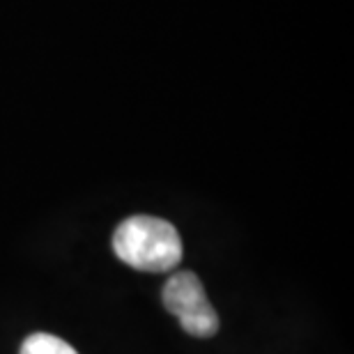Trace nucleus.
I'll return each mask as SVG.
<instances>
[{"mask_svg": "<svg viewBox=\"0 0 354 354\" xmlns=\"http://www.w3.org/2000/svg\"><path fill=\"white\" fill-rule=\"evenodd\" d=\"M113 251L138 272L164 274L173 272L184 256L182 237L177 228L159 216H129L113 232Z\"/></svg>", "mask_w": 354, "mask_h": 354, "instance_id": "nucleus-1", "label": "nucleus"}, {"mask_svg": "<svg viewBox=\"0 0 354 354\" xmlns=\"http://www.w3.org/2000/svg\"><path fill=\"white\" fill-rule=\"evenodd\" d=\"M161 299L189 336L209 338L218 331V315L207 299L203 281L194 272L173 274L166 281Z\"/></svg>", "mask_w": 354, "mask_h": 354, "instance_id": "nucleus-2", "label": "nucleus"}, {"mask_svg": "<svg viewBox=\"0 0 354 354\" xmlns=\"http://www.w3.org/2000/svg\"><path fill=\"white\" fill-rule=\"evenodd\" d=\"M19 354H79V352L67 341H62V338L37 331V334H30L26 338Z\"/></svg>", "mask_w": 354, "mask_h": 354, "instance_id": "nucleus-3", "label": "nucleus"}]
</instances>
